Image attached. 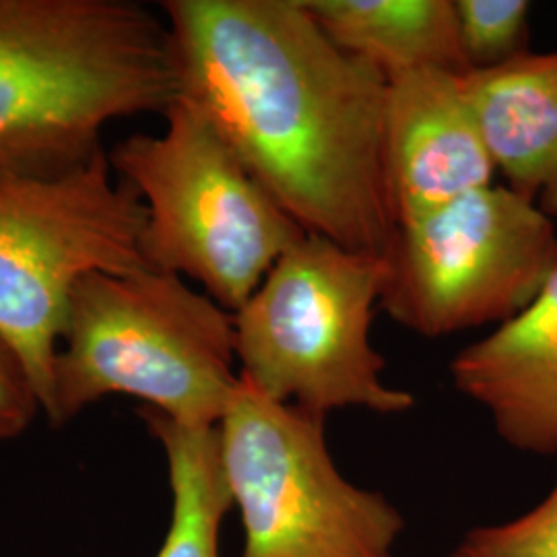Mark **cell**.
<instances>
[{
    "mask_svg": "<svg viewBox=\"0 0 557 557\" xmlns=\"http://www.w3.org/2000/svg\"><path fill=\"white\" fill-rule=\"evenodd\" d=\"M453 384L479 403L512 448L557 455V267L537 298L450 361Z\"/></svg>",
    "mask_w": 557,
    "mask_h": 557,
    "instance_id": "30bf717a",
    "label": "cell"
},
{
    "mask_svg": "<svg viewBox=\"0 0 557 557\" xmlns=\"http://www.w3.org/2000/svg\"><path fill=\"white\" fill-rule=\"evenodd\" d=\"M140 418L163 448L172 487L170 531L158 557H221V524L232 496L218 425H184L151 407H143Z\"/></svg>",
    "mask_w": 557,
    "mask_h": 557,
    "instance_id": "4fadbf2b",
    "label": "cell"
},
{
    "mask_svg": "<svg viewBox=\"0 0 557 557\" xmlns=\"http://www.w3.org/2000/svg\"><path fill=\"white\" fill-rule=\"evenodd\" d=\"M450 557H557V481L522 517L471 529Z\"/></svg>",
    "mask_w": 557,
    "mask_h": 557,
    "instance_id": "9a60e30c",
    "label": "cell"
},
{
    "mask_svg": "<svg viewBox=\"0 0 557 557\" xmlns=\"http://www.w3.org/2000/svg\"><path fill=\"white\" fill-rule=\"evenodd\" d=\"M163 119L161 135H131L108 153L145 202L143 257L234 314L306 232L193 101L180 96Z\"/></svg>",
    "mask_w": 557,
    "mask_h": 557,
    "instance_id": "277c9868",
    "label": "cell"
},
{
    "mask_svg": "<svg viewBox=\"0 0 557 557\" xmlns=\"http://www.w3.org/2000/svg\"><path fill=\"white\" fill-rule=\"evenodd\" d=\"M60 341L52 425L126 395L184 425L215 428L239 382L234 314L163 271L81 278Z\"/></svg>",
    "mask_w": 557,
    "mask_h": 557,
    "instance_id": "3957f363",
    "label": "cell"
},
{
    "mask_svg": "<svg viewBox=\"0 0 557 557\" xmlns=\"http://www.w3.org/2000/svg\"><path fill=\"white\" fill-rule=\"evenodd\" d=\"M147 209L106 151L59 176L0 174V337L20 356L46 418L73 289L89 273L149 269Z\"/></svg>",
    "mask_w": 557,
    "mask_h": 557,
    "instance_id": "8992f818",
    "label": "cell"
},
{
    "mask_svg": "<svg viewBox=\"0 0 557 557\" xmlns=\"http://www.w3.org/2000/svg\"><path fill=\"white\" fill-rule=\"evenodd\" d=\"M494 168L557 220V52L524 54L462 77Z\"/></svg>",
    "mask_w": 557,
    "mask_h": 557,
    "instance_id": "8fae6325",
    "label": "cell"
},
{
    "mask_svg": "<svg viewBox=\"0 0 557 557\" xmlns=\"http://www.w3.org/2000/svg\"><path fill=\"white\" fill-rule=\"evenodd\" d=\"M384 278L382 257L301 236L234 312L239 379L322 418L349 407L409 411L416 398L382 380L370 337Z\"/></svg>",
    "mask_w": 557,
    "mask_h": 557,
    "instance_id": "5b68a950",
    "label": "cell"
},
{
    "mask_svg": "<svg viewBox=\"0 0 557 557\" xmlns=\"http://www.w3.org/2000/svg\"><path fill=\"white\" fill-rule=\"evenodd\" d=\"M458 41L469 71H490L527 54L531 4L524 0H457Z\"/></svg>",
    "mask_w": 557,
    "mask_h": 557,
    "instance_id": "5bb4252c",
    "label": "cell"
},
{
    "mask_svg": "<svg viewBox=\"0 0 557 557\" xmlns=\"http://www.w3.org/2000/svg\"><path fill=\"white\" fill-rule=\"evenodd\" d=\"M462 77L425 69L388 81L384 168L397 225L492 186L496 168Z\"/></svg>",
    "mask_w": 557,
    "mask_h": 557,
    "instance_id": "9c48e42d",
    "label": "cell"
},
{
    "mask_svg": "<svg viewBox=\"0 0 557 557\" xmlns=\"http://www.w3.org/2000/svg\"><path fill=\"white\" fill-rule=\"evenodd\" d=\"M324 419L239 379L218 423L244 529L239 557H395L403 517L382 494L341 475Z\"/></svg>",
    "mask_w": 557,
    "mask_h": 557,
    "instance_id": "52a82bcc",
    "label": "cell"
},
{
    "mask_svg": "<svg viewBox=\"0 0 557 557\" xmlns=\"http://www.w3.org/2000/svg\"><path fill=\"white\" fill-rule=\"evenodd\" d=\"M41 411L20 356L0 337V442L20 438Z\"/></svg>",
    "mask_w": 557,
    "mask_h": 557,
    "instance_id": "2e32d148",
    "label": "cell"
},
{
    "mask_svg": "<svg viewBox=\"0 0 557 557\" xmlns=\"http://www.w3.org/2000/svg\"><path fill=\"white\" fill-rule=\"evenodd\" d=\"M380 306L436 338L506 322L557 267V232L535 202L485 186L400 221L384 257Z\"/></svg>",
    "mask_w": 557,
    "mask_h": 557,
    "instance_id": "ba28073f",
    "label": "cell"
},
{
    "mask_svg": "<svg viewBox=\"0 0 557 557\" xmlns=\"http://www.w3.org/2000/svg\"><path fill=\"white\" fill-rule=\"evenodd\" d=\"M341 50L386 81L438 69L467 75L453 0H304Z\"/></svg>",
    "mask_w": 557,
    "mask_h": 557,
    "instance_id": "7c38bea8",
    "label": "cell"
},
{
    "mask_svg": "<svg viewBox=\"0 0 557 557\" xmlns=\"http://www.w3.org/2000/svg\"><path fill=\"white\" fill-rule=\"evenodd\" d=\"M168 21L133 0H0V174L59 176L114 120L178 100Z\"/></svg>",
    "mask_w": 557,
    "mask_h": 557,
    "instance_id": "7a4b0ae2",
    "label": "cell"
},
{
    "mask_svg": "<svg viewBox=\"0 0 557 557\" xmlns=\"http://www.w3.org/2000/svg\"><path fill=\"white\" fill-rule=\"evenodd\" d=\"M180 96L306 234L386 257L388 81L331 40L304 0H165Z\"/></svg>",
    "mask_w": 557,
    "mask_h": 557,
    "instance_id": "6da1fadb",
    "label": "cell"
}]
</instances>
